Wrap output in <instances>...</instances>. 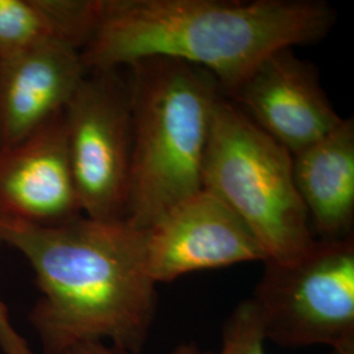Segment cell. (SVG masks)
I'll list each match as a JSON object with an SVG mask.
<instances>
[{"label":"cell","mask_w":354,"mask_h":354,"mask_svg":"<svg viewBox=\"0 0 354 354\" xmlns=\"http://www.w3.org/2000/svg\"><path fill=\"white\" fill-rule=\"evenodd\" d=\"M0 241L21 253L35 272L41 297L30 323L44 353L109 342L140 354L158 304L142 230L86 215L58 225L0 218Z\"/></svg>","instance_id":"1"},{"label":"cell","mask_w":354,"mask_h":354,"mask_svg":"<svg viewBox=\"0 0 354 354\" xmlns=\"http://www.w3.org/2000/svg\"><path fill=\"white\" fill-rule=\"evenodd\" d=\"M337 13L322 0H100L82 59L87 71L169 58L234 88L273 51L317 44Z\"/></svg>","instance_id":"2"},{"label":"cell","mask_w":354,"mask_h":354,"mask_svg":"<svg viewBox=\"0 0 354 354\" xmlns=\"http://www.w3.org/2000/svg\"><path fill=\"white\" fill-rule=\"evenodd\" d=\"M125 68L133 125L127 222L146 230L203 189V159L222 91L210 73L183 61L146 58Z\"/></svg>","instance_id":"3"},{"label":"cell","mask_w":354,"mask_h":354,"mask_svg":"<svg viewBox=\"0 0 354 354\" xmlns=\"http://www.w3.org/2000/svg\"><path fill=\"white\" fill-rule=\"evenodd\" d=\"M203 189L212 192L241 218L266 261H292L317 241L295 188L290 152L223 93L212 117Z\"/></svg>","instance_id":"4"},{"label":"cell","mask_w":354,"mask_h":354,"mask_svg":"<svg viewBox=\"0 0 354 354\" xmlns=\"http://www.w3.org/2000/svg\"><path fill=\"white\" fill-rule=\"evenodd\" d=\"M252 301L266 340L354 346V239L315 241L289 263L264 261Z\"/></svg>","instance_id":"5"},{"label":"cell","mask_w":354,"mask_h":354,"mask_svg":"<svg viewBox=\"0 0 354 354\" xmlns=\"http://www.w3.org/2000/svg\"><path fill=\"white\" fill-rule=\"evenodd\" d=\"M64 127L82 213L127 221L133 150L127 68L88 71L64 108Z\"/></svg>","instance_id":"6"},{"label":"cell","mask_w":354,"mask_h":354,"mask_svg":"<svg viewBox=\"0 0 354 354\" xmlns=\"http://www.w3.org/2000/svg\"><path fill=\"white\" fill-rule=\"evenodd\" d=\"M142 231L147 273L156 285L198 270L266 261L250 228L209 190L184 198Z\"/></svg>","instance_id":"7"},{"label":"cell","mask_w":354,"mask_h":354,"mask_svg":"<svg viewBox=\"0 0 354 354\" xmlns=\"http://www.w3.org/2000/svg\"><path fill=\"white\" fill-rule=\"evenodd\" d=\"M223 96L291 156L342 121L322 87L317 67L298 58L292 48L266 55Z\"/></svg>","instance_id":"8"},{"label":"cell","mask_w":354,"mask_h":354,"mask_svg":"<svg viewBox=\"0 0 354 354\" xmlns=\"http://www.w3.org/2000/svg\"><path fill=\"white\" fill-rule=\"evenodd\" d=\"M83 215L68 158L64 111L0 149V218L58 225Z\"/></svg>","instance_id":"9"},{"label":"cell","mask_w":354,"mask_h":354,"mask_svg":"<svg viewBox=\"0 0 354 354\" xmlns=\"http://www.w3.org/2000/svg\"><path fill=\"white\" fill-rule=\"evenodd\" d=\"M87 73L80 50L59 44L0 57V149L64 112Z\"/></svg>","instance_id":"10"},{"label":"cell","mask_w":354,"mask_h":354,"mask_svg":"<svg viewBox=\"0 0 354 354\" xmlns=\"http://www.w3.org/2000/svg\"><path fill=\"white\" fill-rule=\"evenodd\" d=\"M295 188L322 241L352 236L354 222V121L340 125L292 156Z\"/></svg>","instance_id":"11"},{"label":"cell","mask_w":354,"mask_h":354,"mask_svg":"<svg viewBox=\"0 0 354 354\" xmlns=\"http://www.w3.org/2000/svg\"><path fill=\"white\" fill-rule=\"evenodd\" d=\"M100 0H0V57L59 44L82 51Z\"/></svg>","instance_id":"12"},{"label":"cell","mask_w":354,"mask_h":354,"mask_svg":"<svg viewBox=\"0 0 354 354\" xmlns=\"http://www.w3.org/2000/svg\"><path fill=\"white\" fill-rule=\"evenodd\" d=\"M266 335L251 298L241 301L228 317L219 352H203L194 345H183V354H266Z\"/></svg>","instance_id":"13"},{"label":"cell","mask_w":354,"mask_h":354,"mask_svg":"<svg viewBox=\"0 0 354 354\" xmlns=\"http://www.w3.org/2000/svg\"><path fill=\"white\" fill-rule=\"evenodd\" d=\"M0 349L4 354H35L26 339L13 327L8 308L0 297Z\"/></svg>","instance_id":"14"},{"label":"cell","mask_w":354,"mask_h":354,"mask_svg":"<svg viewBox=\"0 0 354 354\" xmlns=\"http://www.w3.org/2000/svg\"><path fill=\"white\" fill-rule=\"evenodd\" d=\"M64 354H133L127 353L124 351H120L114 346H111L108 344L104 342H87V344H80L76 345L74 348L68 349L66 353ZM171 354H183L181 348L178 346L176 351H174Z\"/></svg>","instance_id":"15"},{"label":"cell","mask_w":354,"mask_h":354,"mask_svg":"<svg viewBox=\"0 0 354 354\" xmlns=\"http://www.w3.org/2000/svg\"><path fill=\"white\" fill-rule=\"evenodd\" d=\"M332 354H354V346L342 348V349H336V351H333V353Z\"/></svg>","instance_id":"16"}]
</instances>
